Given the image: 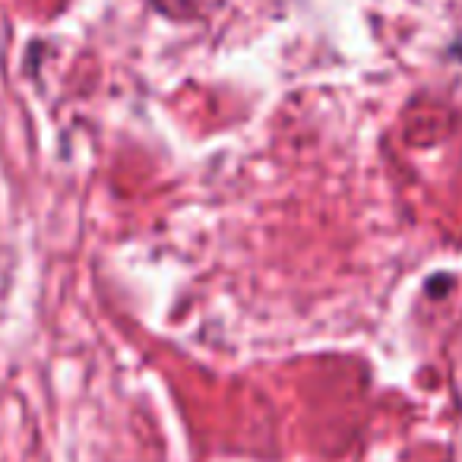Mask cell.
I'll return each instance as SVG.
<instances>
[{
  "mask_svg": "<svg viewBox=\"0 0 462 462\" xmlns=\"http://www.w3.org/2000/svg\"><path fill=\"white\" fill-rule=\"evenodd\" d=\"M149 4L171 20H203L222 7V0H149Z\"/></svg>",
  "mask_w": 462,
  "mask_h": 462,
  "instance_id": "6da1fadb",
  "label": "cell"
}]
</instances>
